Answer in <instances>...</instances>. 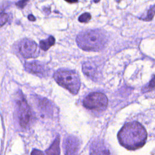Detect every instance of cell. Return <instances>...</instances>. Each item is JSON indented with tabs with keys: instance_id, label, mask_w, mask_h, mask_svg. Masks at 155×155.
Here are the masks:
<instances>
[{
	"instance_id": "1",
	"label": "cell",
	"mask_w": 155,
	"mask_h": 155,
	"mask_svg": "<svg viewBox=\"0 0 155 155\" xmlns=\"http://www.w3.org/2000/svg\"><path fill=\"white\" fill-rule=\"evenodd\" d=\"M147 137V133L145 128L137 122L126 124L117 134L121 145L130 150H134L143 147Z\"/></svg>"
},
{
	"instance_id": "2",
	"label": "cell",
	"mask_w": 155,
	"mask_h": 155,
	"mask_svg": "<svg viewBox=\"0 0 155 155\" xmlns=\"http://www.w3.org/2000/svg\"><path fill=\"white\" fill-rule=\"evenodd\" d=\"M76 42L84 50L97 51L105 47L107 38L101 30H90L79 33L76 37Z\"/></svg>"
},
{
	"instance_id": "3",
	"label": "cell",
	"mask_w": 155,
	"mask_h": 155,
	"mask_svg": "<svg viewBox=\"0 0 155 155\" xmlns=\"http://www.w3.org/2000/svg\"><path fill=\"white\" fill-rule=\"evenodd\" d=\"M54 78L59 85L68 90L71 93L76 94L78 93L81 87V81L76 71L59 69L55 72Z\"/></svg>"
},
{
	"instance_id": "4",
	"label": "cell",
	"mask_w": 155,
	"mask_h": 155,
	"mask_svg": "<svg viewBox=\"0 0 155 155\" xmlns=\"http://www.w3.org/2000/svg\"><path fill=\"white\" fill-rule=\"evenodd\" d=\"M108 104L107 96L100 92H93L86 96L83 100L84 106L94 111H103L105 110Z\"/></svg>"
},
{
	"instance_id": "5",
	"label": "cell",
	"mask_w": 155,
	"mask_h": 155,
	"mask_svg": "<svg viewBox=\"0 0 155 155\" xmlns=\"http://www.w3.org/2000/svg\"><path fill=\"white\" fill-rule=\"evenodd\" d=\"M17 103L19 124L22 127L26 128L28 125L31 118V112L29 107L22 96L18 99Z\"/></svg>"
},
{
	"instance_id": "6",
	"label": "cell",
	"mask_w": 155,
	"mask_h": 155,
	"mask_svg": "<svg viewBox=\"0 0 155 155\" xmlns=\"http://www.w3.org/2000/svg\"><path fill=\"white\" fill-rule=\"evenodd\" d=\"M19 50L22 56L25 58H36L39 54L36 43L28 39H24L19 44Z\"/></svg>"
},
{
	"instance_id": "7",
	"label": "cell",
	"mask_w": 155,
	"mask_h": 155,
	"mask_svg": "<svg viewBox=\"0 0 155 155\" xmlns=\"http://www.w3.org/2000/svg\"><path fill=\"white\" fill-rule=\"evenodd\" d=\"M81 142L75 136L67 137L64 143L65 155H77L80 148Z\"/></svg>"
},
{
	"instance_id": "8",
	"label": "cell",
	"mask_w": 155,
	"mask_h": 155,
	"mask_svg": "<svg viewBox=\"0 0 155 155\" xmlns=\"http://www.w3.org/2000/svg\"><path fill=\"white\" fill-rule=\"evenodd\" d=\"M25 68L28 72L38 76H45L48 71V68L43 63L39 61L25 62Z\"/></svg>"
},
{
	"instance_id": "9",
	"label": "cell",
	"mask_w": 155,
	"mask_h": 155,
	"mask_svg": "<svg viewBox=\"0 0 155 155\" xmlns=\"http://www.w3.org/2000/svg\"><path fill=\"white\" fill-rule=\"evenodd\" d=\"M90 155H111L106 144L101 140H95L90 147Z\"/></svg>"
},
{
	"instance_id": "10",
	"label": "cell",
	"mask_w": 155,
	"mask_h": 155,
	"mask_svg": "<svg viewBox=\"0 0 155 155\" xmlns=\"http://www.w3.org/2000/svg\"><path fill=\"white\" fill-rule=\"evenodd\" d=\"M82 70L86 76L91 79H97V75L98 74L97 68L96 65L92 62L87 61L82 65Z\"/></svg>"
},
{
	"instance_id": "11",
	"label": "cell",
	"mask_w": 155,
	"mask_h": 155,
	"mask_svg": "<svg viewBox=\"0 0 155 155\" xmlns=\"http://www.w3.org/2000/svg\"><path fill=\"white\" fill-rule=\"evenodd\" d=\"M60 138L58 135L54 140L51 145V146L46 150L45 153L47 155H60Z\"/></svg>"
},
{
	"instance_id": "12",
	"label": "cell",
	"mask_w": 155,
	"mask_h": 155,
	"mask_svg": "<svg viewBox=\"0 0 155 155\" xmlns=\"http://www.w3.org/2000/svg\"><path fill=\"white\" fill-rule=\"evenodd\" d=\"M55 43V39L53 36H50L46 40L41 41L39 42L40 48L44 51L48 50Z\"/></svg>"
},
{
	"instance_id": "13",
	"label": "cell",
	"mask_w": 155,
	"mask_h": 155,
	"mask_svg": "<svg viewBox=\"0 0 155 155\" xmlns=\"http://www.w3.org/2000/svg\"><path fill=\"white\" fill-rule=\"evenodd\" d=\"M91 18V15L89 13H84L82 14L78 18V20L81 22H88Z\"/></svg>"
},
{
	"instance_id": "14",
	"label": "cell",
	"mask_w": 155,
	"mask_h": 155,
	"mask_svg": "<svg viewBox=\"0 0 155 155\" xmlns=\"http://www.w3.org/2000/svg\"><path fill=\"white\" fill-rule=\"evenodd\" d=\"M154 5H153L148 11L147 16L143 19L145 21H151L154 17Z\"/></svg>"
},
{
	"instance_id": "15",
	"label": "cell",
	"mask_w": 155,
	"mask_h": 155,
	"mask_svg": "<svg viewBox=\"0 0 155 155\" xmlns=\"http://www.w3.org/2000/svg\"><path fill=\"white\" fill-rule=\"evenodd\" d=\"M8 21V15L5 13H0V27L3 26Z\"/></svg>"
},
{
	"instance_id": "16",
	"label": "cell",
	"mask_w": 155,
	"mask_h": 155,
	"mask_svg": "<svg viewBox=\"0 0 155 155\" xmlns=\"http://www.w3.org/2000/svg\"><path fill=\"white\" fill-rule=\"evenodd\" d=\"M28 2V0H21L16 3V5L19 8H23L26 5Z\"/></svg>"
},
{
	"instance_id": "17",
	"label": "cell",
	"mask_w": 155,
	"mask_h": 155,
	"mask_svg": "<svg viewBox=\"0 0 155 155\" xmlns=\"http://www.w3.org/2000/svg\"><path fill=\"white\" fill-rule=\"evenodd\" d=\"M31 155H44V154L41 151H40L39 150L35 149L32 151V152L31 153Z\"/></svg>"
},
{
	"instance_id": "18",
	"label": "cell",
	"mask_w": 155,
	"mask_h": 155,
	"mask_svg": "<svg viewBox=\"0 0 155 155\" xmlns=\"http://www.w3.org/2000/svg\"><path fill=\"white\" fill-rule=\"evenodd\" d=\"M28 19L30 20V21H35V18L34 17V16H33L32 15H29L28 16Z\"/></svg>"
},
{
	"instance_id": "19",
	"label": "cell",
	"mask_w": 155,
	"mask_h": 155,
	"mask_svg": "<svg viewBox=\"0 0 155 155\" xmlns=\"http://www.w3.org/2000/svg\"><path fill=\"white\" fill-rule=\"evenodd\" d=\"M65 1L70 4H74L78 2V0H65Z\"/></svg>"
},
{
	"instance_id": "20",
	"label": "cell",
	"mask_w": 155,
	"mask_h": 155,
	"mask_svg": "<svg viewBox=\"0 0 155 155\" xmlns=\"http://www.w3.org/2000/svg\"><path fill=\"white\" fill-rule=\"evenodd\" d=\"M99 1H100V0H94V2H96V3H97V2H99Z\"/></svg>"
}]
</instances>
